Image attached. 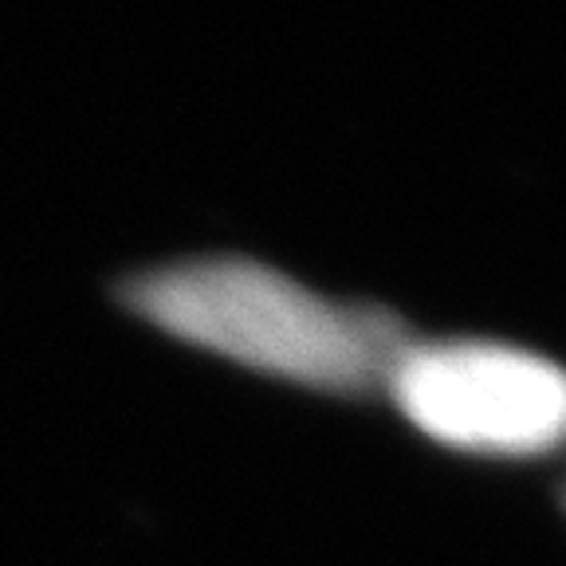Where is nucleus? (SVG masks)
I'll list each match as a JSON object with an SVG mask.
<instances>
[{
	"label": "nucleus",
	"mask_w": 566,
	"mask_h": 566,
	"mask_svg": "<svg viewBox=\"0 0 566 566\" xmlns=\"http://www.w3.org/2000/svg\"><path fill=\"white\" fill-rule=\"evenodd\" d=\"M123 303L150 327L268 378L366 398L413 338L394 311L335 303L244 256L181 260L130 275Z\"/></svg>",
	"instance_id": "1"
},
{
	"label": "nucleus",
	"mask_w": 566,
	"mask_h": 566,
	"mask_svg": "<svg viewBox=\"0 0 566 566\" xmlns=\"http://www.w3.org/2000/svg\"><path fill=\"white\" fill-rule=\"evenodd\" d=\"M386 394L417 433L472 457H543L566 424L563 370L484 338L409 343Z\"/></svg>",
	"instance_id": "2"
}]
</instances>
